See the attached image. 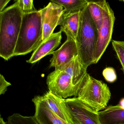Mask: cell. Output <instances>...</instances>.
Wrapping results in <instances>:
<instances>
[{"label": "cell", "instance_id": "6da1fadb", "mask_svg": "<svg viewBox=\"0 0 124 124\" xmlns=\"http://www.w3.org/2000/svg\"><path fill=\"white\" fill-rule=\"evenodd\" d=\"M24 14L15 3L0 12V56L4 60L14 57Z\"/></svg>", "mask_w": 124, "mask_h": 124}, {"label": "cell", "instance_id": "7a4b0ae2", "mask_svg": "<svg viewBox=\"0 0 124 124\" xmlns=\"http://www.w3.org/2000/svg\"><path fill=\"white\" fill-rule=\"evenodd\" d=\"M98 35V29L87 5L81 11L79 28L76 40L79 56L87 68L94 64Z\"/></svg>", "mask_w": 124, "mask_h": 124}, {"label": "cell", "instance_id": "3957f363", "mask_svg": "<svg viewBox=\"0 0 124 124\" xmlns=\"http://www.w3.org/2000/svg\"><path fill=\"white\" fill-rule=\"evenodd\" d=\"M42 35L40 10L24 14L14 56L25 55L34 51L42 42Z\"/></svg>", "mask_w": 124, "mask_h": 124}, {"label": "cell", "instance_id": "277c9868", "mask_svg": "<svg viewBox=\"0 0 124 124\" xmlns=\"http://www.w3.org/2000/svg\"><path fill=\"white\" fill-rule=\"evenodd\" d=\"M111 95L106 84L87 73L77 98L94 110L99 112L106 108Z\"/></svg>", "mask_w": 124, "mask_h": 124}, {"label": "cell", "instance_id": "5b68a950", "mask_svg": "<svg viewBox=\"0 0 124 124\" xmlns=\"http://www.w3.org/2000/svg\"><path fill=\"white\" fill-rule=\"evenodd\" d=\"M69 116L73 124H101L98 112L79 100L77 97L65 99Z\"/></svg>", "mask_w": 124, "mask_h": 124}, {"label": "cell", "instance_id": "8992f818", "mask_svg": "<svg viewBox=\"0 0 124 124\" xmlns=\"http://www.w3.org/2000/svg\"><path fill=\"white\" fill-rule=\"evenodd\" d=\"M47 84L49 91L61 98L77 97L78 92L72 84L71 80L65 71L59 69L48 75Z\"/></svg>", "mask_w": 124, "mask_h": 124}, {"label": "cell", "instance_id": "52a82bcc", "mask_svg": "<svg viewBox=\"0 0 124 124\" xmlns=\"http://www.w3.org/2000/svg\"><path fill=\"white\" fill-rule=\"evenodd\" d=\"M115 21L114 13L107 3L105 11L104 20L102 26L98 30L94 64L97 63L100 59L111 41Z\"/></svg>", "mask_w": 124, "mask_h": 124}, {"label": "cell", "instance_id": "ba28073f", "mask_svg": "<svg viewBox=\"0 0 124 124\" xmlns=\"http://www.w3.org/2000/svg\"><path fill=\"white\" fill-rule=\"evenodd\" d=\"M42 23V41L51 36L60 22L64 13L62 7L50 2L46 6L39 9Z\"/></svg>", "mask_w": 124, "mask_h": 124}, {"label": "cell", "instance_id": "9c48e42d", "mask_svg": "<svg viewBox=\"0 0 124 124\" xmlns=\"http://www.w3.org/2000/svg\"><path fill=\"white\" fill-rule=\"evenodd\" d=\"M51 54L53 56L50 60V67H54L55 69L59 68L78 55L76 41L67 38L60 48Z\"/></svg>", "mask_w": 124, "mask_h": 124}, {"label": "cell", "instance_id": "30bf717a", "mask_svg": "<svg viewBox=\"0 0 124 124\" xmlns=\"http://www.w3.org/2000/svg\"><path fill=\"white\" fill-rule=\"evenodd\" d=\"M35 106L34 116L40 124H70L57 116L47 105L43 95L37 96L32 100Z\"/></svg>", "mask_w": 124, "mask_h": 124}, {"label": "cell", "instance_id": "8fae6325", "mask_svg": "<svg viewBox=\"0 0 124 124\" xmlns=\"http://www.w3.org/2000/svg\"><path fill=\"white\" fill-rule=\"evenodd\" d=\"M87 68L78 55L71 61L58 69L63 70L66 73L71 80L72 84L79 93L87 73Z\"/></svg>", "mask_w": 124, "mask_h": 124}, {"label": "cell", "instance_id": "7c38bea8", "mask_svg": "<svg viewBox=\"0 0 124 124\" xmlns=\"http://www.w3.org/2000/svg\"><path fill=\"white\" fill-rule=\"evenodd\" d=\"M62 33L60 31L53 33L47 39L42 41L34 50L30 59L27 60V62L35 63L46 56L51 54L61 43Z\"/></svg>", "mask_w": 124, "mask_h": 124}, {"label": "cell", "instance_id": "4fadbf2b", "mask_svg": "<svg viewBox=\"0 0 124 124\" xmlns=\"http://www.w3.org/2000/svg\"><path fill=\"white\" fill-rule=\"evenodd\" d=\"M81 11L68 14H63L60 22V31L64 32L67 38L75 41L79 28Z\"/></svg>", "mask_w": 124, "mask_h": 124}, {"label": "cell", "instance_id": "5bb4252c", "mask_svg": "<svg viewBox=\"0 0 124 124\" xmlns=\"http://www.w3.org/2000/svg\"><path fill=\"white\" fill-rule=\"evenodd\" d=\"M43 97L47 105L54 113L68 123L73 124L65 103V99L59 97L49 91Z\"/></svg>", "mask_w": 124, "mask_h": 124}, {"label": "cell", "instance_id": "9a60e30c", "mask_svg": "<svg viewBox=\"0 0 124 124\" xmlns=\"http://www.w3.org/2000/svg\"><path fill=\"white\" fill-rule=\"evenodd\" d=\"M98 114L101 124L124 123V108L119 105L108 106Z\"/></svg>", "mask_w": 124, "mask_h": 124}, {"label": "cell", "instance_id": "2e32d148", "mask_svg": "<svg viewBox=\"0 0 124 124\" xmlns=\"http://www.w3.org/2000/svg\"><path fill=\"white\" fill-rule=\"evenodd\" d=\"M62 7L65 14L81 11L88 5L85 0H50Z\"/></svg>", "mask_w": 124, "mask_h": 124}, {"label": "cell", "instance_id": "e0dca14e", "mask_svg": "<svg viewBox=\"0 0 124 124\" xmlns=\"http://www.w3.org/2000/svg\"><path fill=\"white\" fill-rule=\"evenodd\" d=\"M88 7L90 14L99 30L104 20L106 7L103 8L95 3H89Z\"/></svg>", "mask_w": 124, "mask_h": 124}, {"label": "cell", "instance_id": "ac0fdd59", "mask_svg": "<svg viewBox=\"0 0 124 124\" xmlns=\"http://www.w3.org/2000/svg\"><path fill=\"white\" fill-rule=\"evenodd\" d=\"M8 124H40L34 116H24L14 113L8 118Z\"/></svg>", "mask_w": 124, "mask_h": 124}, {"label": "cell", "instance_id": "d6986e66", "mask_svg": "<svg viewBox=\"0 0 124 124\" xmlns=\"http://www.w3.org/2000/svg\"><path fill=\"white\" fill-rule=\"evenodd\" d=\"M112 46L120 62L124 74V41L112 40Z\"/></svg>", "mask_w": 124, "mask_h": 124}, {"label": "cell", "instance_id": "ffe728a7", "mask_svg": "<svg viewBox=\"0 0 124 124\" xmlns=\"http://www.w3.org/2000/svg\"><path fill=\"white\" fill-rule=\"evenodd\" d=\"M15 3L22 10L24 14L37 10L34 7L33 0H15Z\"/></svg>", "mask_w": 124, "mask_h": 124}, {"label": "cell", "instance_id": "44dd1931", "mask_svg": "<svg viewBox=\"0 0 124 124\" xmlns=\"http://www.w3.org/2000/svg\"><path fill=\"white\" fill-rule=\"evenodd\" d=\"M102 74L105 80L109 83H113L117 79L116 70L112 67H107L105 68L103 71Z\"/></svg>", "mask_w": 124, "mask_h": 124}, {"label": "cell", "instance_id": "7402d4cb", "mask_svg": "<svg viewBox=\"0 0 124 124\" xmlns=\"http://www.w3.org/2000/svg\"><path fill=\"white\" fill-rule=\"evenodd\" d=\"M11 84L5 79L2 74L0 76V94H4L7 89V87L11 86Z\"/></svg>", "mask_w": 124, "mask_h": 124}, {"label": "cell", "instance_id": "603a6c76", "mask_svg": "<svg viewBox=\"0 0 124 124\" xmlns=\"http://www.w3.org/2000/svg\"><path fill=\"white\" fill-rule=\"evenodd\" d=\"M88 3H95L101 6L103 8H105L107 6V3L106 0H85Z\"/></svg>", "mask_w": 124, "mask_h": 124}, {"label": "cell", "instance_id": "cb8c5ba5", "mask_svg": "<svg viewBox=\"0 0 124 124\" xmlns=\"http://www.w3.org/2000/svg\"><path fill=\"white\" fill-rule=\"evenodd\" d=\"M10 1V0H0V12L5 9L6 6Z\"/></svg>", "mask_w": 124, "mask_h": 124}, {"label": "cell", "instance_id": "d4e9b609", "mask_svg": "<svg viewBox=\"0 0 124 124\" xmlns=\"http://www.w3.org/2000/svg\"><path fill=\"white\" fill-rule=\"evenodd\" d=\"M119 106H121V107L124 108V98L122 99L120 101V102H119Z\"/></svg>", "mask_w": 124, "mask_h": 124}, {"label": "cell", "instance_id": "484cf974", "mask_svg": "<svg viewBox=\"0 0 124 124\" xmlns=\"http://www.w3.org/2000/svg\"><path fill=\"white\" fill-rule=\"evenodd\" d=\"M0 124H7L6 122H4V121L3 119V118L1 117H0Z\"/></svg>", "mask_w": 124, "mask_h": 124}, {"label": "cell", "instance_id": "4316f807", "mask_svg": "<svg viewBox=\"0 0 124 124\" xmlns=\"http://www.w3.org/2000/svg\"><path fill=\"white\" fill-rule=\"evenodd\" d=\"M119 0L121 1H124V0Z\"/></svg>", "mask_w": 124, "mask_h": 124}, {"label": "cell", "instance_id": "83f0119b", "mask_svg": "<svg viewBox=\"0 0 124 124\" xmlns=\"http://www.w3.org/2000/svg\"><path fill=\"white\" fill-rule=\"evenodd\" d=\"M124 124V123H122V124Z\"/></svg>", "mask_w": 124, "mask_h": 124}]
</instances>
